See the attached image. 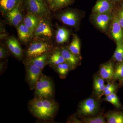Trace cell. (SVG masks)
Instances as JSON below:
<instances>
[{"label":"cell","instance_id":"cell-33","mask_svg":"<svg viewBox=\"0 0 123 123\" xmlns=\"http://www.w3.org/2000/svg\"><path fill=\"white\" fill-rule=\"evenodd\" d=\"M116 88V86L112 87V88H111L110 89L104 92L103 93V94L105 96H107V95H109L111 94L112 93H114V92Z\"/></svg>","mask_w":123,"mask_h":123},{"label":"cell","instance_id":"cell-26","mask_svg":"<svg viewBox=\"0 0 123 123\" xmlns=\"http://www.w3.org/2000/svg\"><path fill=\"white\" fill-rule=\"evenodd\" d=\"M116 44V48L113 57L117 62H123V41L117 42Z\"/></svg>","mask_w":123,"mask_h":123},{"label":"cell","instance_id":"cell-36","mask_svg":"<svg viewBox=\"0 0 123 123\" xmlns=\"http://www.w3.org/2000/svg\"><path fill=\"white\" fill-rule=\"evenodd\" d=\"M112 2H117L119 1L120 0H111Z\"/></svg>","mask_w":123,"mask_h":123},{"label":"cell","instance_id":"cell-5","mask_svg":"<svg viewBox=\"0 0 123 123\" xmlns=\"http://www.w3.org/2000/svg\"><path fill=\"white\" fill-rule=\"evenodd\" d=\"M43 69L27 61L26 79L31 89L35 88Z\"/></svg>","mask_w":123,"mask_h":123},{"label":"cell","instance_id":"cell-13","mask_svg":"<svg viewBox=\"0 0 123 123\" xmlns=\"http://www.w3.org/2000/svg\"><path fill=\"white\" fill-rule=\"evenodd\" d=\"M9 50L11 53L18 59H21L22 56V50L17 40L14 37H11L6 42Z\"/></svg>","mask_w":123,"mask_h":123},{"label":"cell","instance_id":"cell-21","mask_svg":"<svg viewBox=\"0 0 123 123\" xmlns=\"http://www.w3.org/2000/svg\"><path fill=\"white\" fill-rule=\"evenodd\" d=\"M68 48L73 53L80 57V42L79 37L77 35H74L72 40Z\"/></svg>","mask_w":123,"mask_h":123},{"label":"cell","instance_id":"cell-27","mask_svg":"<svg viewBox=\"0 0 123 123\" xmlns=\"http://www.w3.org/2000/svg\"><path fill=\"white\" fill-rule=\"evenodd\" d=\"M55 66L57 72L62 77L66 76L70 68L69 65L66 62L59 64Z\"/></svg>","mask_w":123,"mask_h":123},{"label":"cell","instance_id":"cell-1","mask_svg":"<svg viewBox=\"0 0 123 123\" xmlns=\"http://www.w3.org/2000/svg\"><path fill=\"white\" fill-rule=\"evenodd\" d=\"M30 111L35 116L42 120L53 118L58 109V105L49 98L36 97L29 102Z\"/></svg>","mask_w":123,"mask_h":123},{"label":"cell","instance_id":"cell-28","mask_svg":"<svg viewBox=\"0 0 123 123\" xmlns=\"http://www.w3.org/2000/svg\"><path fill=\"white\" fill-rule=\"evenodd\" d=\"M83 123H105L106 121L104 117L100 115L95 117L84 118Z\"/></svg>","mask_w":123,"mask_h":123},{"label":"cell","instance_id":"cell-10","mask_svg":"<svg viewBox=\"0 0 123 123\" xmlns=\"http://www.w3.org/2000/svg\"><path fill=\"white\" fill-rule=\"evenodd\" d=\"M98 108V103L93 98L86 99L79 106V112L84 115H92L95 113Z\"/></svg>","mask_w":123,"mask_h":123},{"label":"cell","instance_id":"cell-4","mask_svg":"<svg viewBox=\"0 0 123 123\" xmlns=\"http://www.w3.org/2000/svg\"><path fill=\"white\" fill-rule=\"evenodd\" d=\"M29 12L39 18L47 19L50 14V11L44 0H26Z\"/></svg>","mask_w":123,"mask_h":123},{"label":"cell","instance_id":"cell-30","mask_svg":"<svg viewBox=\"0 0 123 123\" xmlns=\"http://www.w3.org/2000/svg\"><path fill=\"white\" fill-rule=\"evenodd\" d=\"M109 95H110V96L111 97L112 100L114 102V106H115L116 107L118 108L120 107L121 106V105H120V103L119 101L118 98L117 97L116 94L114 92V93H112Z\"/></svg>","mask_w":123,"mask_h":123},{"label":"cell","instance_id":"cell-14","mask_svg":"<svg viewBox=\"0 0 123 123\" xmlns=\"http://www.w3.org/2000/svg\"><path fill=\"white\" fill-rule=\"evenodd\" d=\"M60 50L65 62L68 64L70 68H74L79 62V57L71 52L68 48H62Z\"/></svg>","mask_w":123,"mask_h":123},{"label":"cell","instance_id":"cell-22","mask_svg":"<svg viewBox=\"0 0 123 123\" xmlns=\"http://www.w3.org/2000/svg\"><path fill=\"white\" fill-rule=\"evenodd\" d=\"M64 62H66L62 55L60 50H57L54 51L52 55H50L48 63L52 65L56 66L59 64Z\"/></svg>","mask_w":123,"mask_h":123},{"label":"cell","instance_id":"cell-17","mask_svg":"<svg viewBox=\"0 0 123 123\" xmlns=\"http://www.w3.org/2000/svg\"><path fill=\"white\" fill-rule=\"evenodd\" d=\"M17 31L20 40L25 43L29 42L33 36L30 29L25 25L24 23L19 24L18 26Z\"/></svg>","mask_w":123,"mask_h":123},{"label":"cell","instance_id":"cell-6","mask_svg":"<svg viewBox=\"0 0 123 123\" xmlns=\"http://www.w3.org/2000/svg\"><path fill=\"white\" fill-rule=\"evenodd\" d=\"M57 17L62 23L69 26L76 27L79 22V14L73 10L64 11L58 14Z\"/></svg>","mask_w":123,"mask_h":123},{"label":"cell","instance_id":"cell-16","mask_svg":"<svg viewBox=\"0 0 123 123\" xmlns=\"http://www.w3.org/2000/svg\"><path fill=\"white\" fill-rule=\"evenodd\" d=\"M115 69L112 62H108L101 65L99 70V75L104 80H111L114 79Z\"/></svg>","mask_w":123,"mask_h":123},{"label":"cell","instance_id":"cell-15","mask_svg":"<svg viewBox=\"0 0 123 123\" xmlns=\"http://www.w3.org/2000/svg\"><path fill=\"white\" fill-rule=\"evenodd\" d=\"M40 18L37 15L30 12H29L24 18V23L30 29L33 36L38 25Z\"/></svg>","mask_w":123,"mask_h":123},{"label":"cell","instance_id":"cell-25","mask_svg":"<svg viewBox=\"0 0 123 123\" xmlns=\"http://www.w3.org/2000/svg\"><path fill=\"white\" fill-rule=\"evenodd\" d=\"M74 0H53L50 6L51 9L57 10L72 4Z\"/></svg>","mask_w":123,"mask_h":123},{"label":"cell","instance_id":"cell-19","mask_svg":"<svg viewBox=\"0 0 123 123\" xmlns=\"http://www.w3.org/2000/svg\"><path fill=\"white\" fill-rule=\"evenodd\" d=\"M22 1V0H0V8L1 12L6 14Z\"/></svg>","mask_w":123,"mask_h":123},{"label":"cell","instance_id":"cell-35","mask_svg":"<svg viewBox=\"0 0 123 123\" xmlns=\"http://www.w3.org/2000/svg\"><path fill=\"white\" fill-rule=\"evenodd\" d=\"M49 4V5H51V4L52 3V1H53V0H45Z\"/></svg>","mask_w":123,"mask_h":123},{"label":"cell","instance_id":"cell-8","mask_svg":"<svg viewBox=\"0 0 123 123\" xmlns=\"http://www.w3.org/2000/svg\"><path fill=\"white\" fill-rule=\"evenodd\" d=\"M46 19L40 18L38 25L34 32L33 36L37 37H43L47 38H50L52 37V30L50 25Z\"/></svg>","mask_w":123,"mask_h":123},{"label":"cell","instance_id":"cell-29","mask_svg":"<svg viewBox=\"0 0 123 123\" xmlns=\"http://www.w3.org/2000/svg\"><path fill=\"white\" fill-rule=\"evenodd\" d=\"M115 69L114 79L123 80V62H120Z\"/></svg>","mask_w":123,"mask_h":123},{"label":"cell","instance_id":"cell-24","mask_svg":"<svg viewBox=\"0 0 123 123\" xmlns=\"http://www.w3.org/2000/svg\"><path fill=\"white\" fill-rule=\"evenodd\" d=\"M106 118L107 123H123V113L122 112H111L106 115Z\"/></svg>","mask_w":123,"mask_h":123},{"label":"cell","instance_id":"cell-9","mask_svg":"<svg viewBox=\"0 0 123 123\" xmlns=\"http://www.w3.org/2000/svg\"><path fill=\"white\" fill-rule=\"evenodd\" d=\"M22 3V1L6 13L7 21L10 24L13 26H18L22 21L23 17L21 9Z\"/></svg>","mask_w":123,"mask_h":123},{"label":"cell","instance_id":"cell-23","mask_svg":"<svg viewBox=\"0 0 123 123\" xmlns=\"http://www.w3.org/2000/svg\"><path fill=\"white\" fill-rule=\"evenodd\" d=\"M104 79L102 78L97 77L94 80V88L95 93L97 95L101 97L102 95L105 85Z\"/></svg>","mask_w":123,"mask_h":123},{"label":"cell","instance_id":"cell-32","mask_svg":"<svg viewBox=\"0 0 123 123\" xmlns=\"http://www.w3.org/2000/svg\"><path fill=\"white\" fill-rule=\"evenodd\" d=\"M117 15L119 23L123 30V9L120 11Z\"/></svg>","mask_w":123,"mask_h":123},{"label":"cell","instance_id":"cell-34","mask_svg":"<svg viewBox=\"0 0 123 123\" xmlns=\"http://www.w3.org/2000/svg\"><path fill=\"white\" fill-rule=\"evenodd\" d=\"M115 86L114 84H111V83H109V84H107V85L105 86L103 94L105 92H106V91H107L108 90L112 88V87H114V86Z\"/></svg>","mask_w":123,"mask_h":123},{"label":"cell","instance_id":"cell-31","mask_svg":"<svg viewBox=\"0 0 123 123\" xmlns=\"http://www.w3.org/2000/svg\"><path fill=\"white\" fill-rule=\"evenodd\" d=\"M7 55L8 52L4 46L1 45L0 47V58L1 59H4L7 57Z\"/></svg>","mask_w":123,"mask_h":123},{"label":"cell","instance_id":"cell-20","mask_svg":"<svg viewBox=\"0 0 123 123\" xmlns=\"http://www.w3.org/2000/svg\"><path fill=\"white\" fill-rule=\"evenodd\" d=\"M70 32L68 29L63 27H59L56 33V41L59 44L66 43L68 40Z\"/></svg>","mask_w":123,"mask_h":123},{"label":"cell","instance_id":"cell-37","mask_svg":"<svg viewBox=\"0 0 123 123\" xmlns=\"http://www.w3.org/2000/svg\"><path fill=\"white\" fill-rule=\"evenodd\" d=\"M122 8H123V4H122Z\"/></svg>","mask_w":123,"mask_h":123},{"label":"cell","instance_id":"cell-3","mask_svg":"<svg viewBox=\"0 0 123 123\" xmlns=\"http://www.w3.org/2000/svg\"><path fill=\"white\" fill-rule=\"evenodd\" d=\"M53 48V46L48 42L42 40L34 41L30 44L26 54L28 59L37 57L48 53Z\"/></svg>","mask_w":123,"mask_h":123},{"label":"cell","instance_id":"cell-12","mask_svg":"<svg viewBox=\"0 0 123 123\" xmlns=\"http://www.w3.org/2000/svg\"><path fill=\"white\" fill-rule=\"evenodd\" d=\"M111 0H98L92 9L94 14L109 13L113 8Z\"/></svg>","mask_w":123,"mask_h":123},{"label":"cell","instance_id":"cell-11","mask_svg":"<svg viewBox=\"0 0 123 123\" xmlns=\"http://www.w3.org/2000/svg\"><path fill=\"white\" fill-rule=\"evenodd\" d=\"M111 34L117 42L123 41V30L119 23L117 14H115L111 27Z\"/></svg>","mask_w":123,"mask_h":123},{"label":"cell","instance_id":"cell-18","mask_svg":"<svg viewBox=\"0 0 123 123\" xmlns=\"http://www.w3.org/2000/svg\"><path fill=\"white\" fill-rule=\"evenodd\" d=\"M50 55L49 52L44 53L37 57L28 59L27 61L43 69L45 65L48 63Z\"/></svg>","mask_w":123,"mask_h":123},{"label":"cell","instance_id":"cell-2","mask_svg":"<svg viewBox=\"0 0 123 123\" xmlns=\"http://www.w3.org/2000/svg\"><path fill=\"white\" fill-rule=\"evenodd\" d=\"M36 97L50 98L53 95L54 88L50 79L41 74L35 86Z\"/></svg>","mask_w":123,"mask_h":123},{"label":"cell","instance_id":"cell-7","mask_svg":"<svg viewBox=\"0 0 123 123\" xmlns=\"http://www.w3.org/2000/svg\"><path fill=\"white\" fill-rule=\"evenodd\" d=\"M113 16L109 13L94 14L92 17L93 22L97 27L103 31H106L112 22Z\"/></svg>","mask_w":123,"mask_h":123},{"label":"cell","instance_id":"cell-38","mask_svg":"<svg viewBox=\"0 0 123 123\" xmlns=\"http://www.w3.org/2000/svg\"></svg>","mask_w":123,"mask_h":123}]
</instances>
